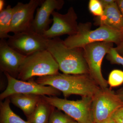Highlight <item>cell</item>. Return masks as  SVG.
I'll return each mask as SVG.
<instances>
[{"label": "cell", "instance_id": "obj_1", "mask_svg": "<svg viewBox=\"0 0 123 123\" xmlns=\"http://www.w3.org/2000/svg\"><path fill=\"white\" fill-rule=\"evenodd\" d=\"M35 81L44 86H50L62 92L66 98L72 95L92 98L101 89L89 74H57L38 77Z\"/></svg>", "mask_w": 123, "mask_h": 123}, {"label": "cell", "instance_id": "obj_2", "mask_svg": "<svg viewBox=\"0 0 123 123\" xmlns=\"http://www.w3.org/2000/svg\"><path fill=\"white\" fill-rule=\"evenodd\" d=\"M47 50L52 55L63 74H89L83 48H69L63 40L57 37L49 39Z\"/></svg>", "mask_w": 123, "mask_h": 123}, {"label": "cell", "instance_id": "obj_3", "mask_svg": "<svg viewBox=\"0 0 123 123\" xmlns=\"http://www.w3.org/2000/svg\"><path fill=\"white\" fill-rule=\"evenodd\" d=\"M91 25L90 22L79 23L76 33L66 38L64 41L65 44L70 48H82L96 42H111L118 45L123 40L121 31L104 26L92 30Z\"/></svg>", "mask_w": 123, "mask_h": 123}, {"label": "cell", "instance_id": "obj_4", "mask_svg": "<svg viewBox=\"0 0 123 123\" xmlns=\"http://www.w3.org/2000/svg\"><path fill=\"white\" fill-rule=\"evenodd\" d=\"M59 70L57 62L47 50L40 51L26 56L17 79L27 81L35 77L57 74Z\"/></svg>", "mask_w": 123, "mask_h": 123}, {"label": "cell", "instance_id": "obj_5", "mask_svg": "<svg viewBox=\"0 0 123 123\" xmlns=\"http://www.w3.org/2000/svg\"><path fill=\"white\" fill-rule=\"evenodd\" d=\"M49 104L78 123H93L92 113V98L82 97L77 101L59 98L57 97L42 96Z\"/></svg>", "mask_w": 123, "mask_h": 123}, {"label": "cell", "instance_id": "obj_6", "mask_svg": "<svg viewBox=\"0 0 123 123\" xmlns=\"http://www.w3.org/2000/svg\"><path fill=\"white\" fill-rule=\"evenodd\" d=\"M113 45L111 42H96L87 44L82 48L89 75L101 89L108 88L107 81L102 74L101 66L104 57Z\"/></svg>", "mask_w": 123, "mask_h": 123}, {"label": "cell", "instance_id": "obj_7", "mask_svg": "<svg viewBox=\"0 0 123 123\" xmlns=\"http://www.w3.org/2000/svg\"><path fill=\"white\" fill-rule=\"evenodd\" d=\"M123 105L116 93L111 88H101L92 98L93 123H101L111 118L117 110Z\"/></svg>", "mask_w": 123, "mask_h": 123}, {"label": "cell", "instance_id": "obj_8", "mask_svg": "<svg viewBox=\"0 0 123 123\" xmlns=\"http://www.w3.org/2000/svg\"><path fill=\"white\" fill-rule=\"evenodd\" d=\"M7 81V87L0 94L1 101L6 99L12 95L24 94L37 95L41 96L56 97L60 94V92L50 86L42 85L32 79L27 81L21 80L4 73Z\"/></svg>", "mask_w": 123, "mask_h": 123}, {"label": "cell", "instance_id": "obj_9", "mask_svg": "<svg viewBox=\"0 0 123 123\" xmlns=\"http://www.w3.org/2000/svg\"><path fill=\"white\" fill-rule=\"evenodd\" d=\"M49 39L32 30L14 34L7 40L10 47L25 56L47 50Z\"/></svg>", "mask_w": 123, "mask_h": 123}, {"label": "cell", "instance_id": "obj_10", "mask_svg": "<svg viewBox=\"0 0 123 123\" xmlns=\"http://www.w3.org/2000/svg\"><path fill=\"white\" fill-rule=\"evenodd\" d=\"M42 0H30L28 3L18 2L13 8L10 32L14 34L31 30L36 10L41 5Z\"/></svg>", "mask_w": 123, "mask_h": 123}, {"label": "cell", "instance_id": "obj_11", "mask_svg": "<svg viewBox=\"0 0 123 123\" xmlns=\"http://www.w3.org/2000/svg\"><path fill=\"white\" fill-rule=\"evenodd\" d=\"M52 16V25L43 35L46 38L50 39L64 35L70 36L76 33L78 25L77 21L78 18L73 7H70L65 14L54 11Z\"/></svg>", "mask_w": 123, "mask_h": 123}, {"label": "cell", "instance_id": "obj_12", "mask_svg": "<svg viewBox=\"0 0 123 123\" xmlns=\"http://www.w3.org/2000/svg\"><path fill=\"white\" fill-rule=\"evenodd\" d=\"M64 3L63 0H43L41 5L36 10L31 30L43 35L50 28V24L53 22L52 18H50L51 15L55 10H59L62 8Z\"/></svg>", "mask_w": 123, "mask_h": 123}, {"label": "cell", "instance_id": "obj_13", "mask_svg": "<svg viewBox=\"0 0 123 123\" xmlns=\"http://www.w3.org/2000/svg\"><path fill=\"white\" fill-rule=\"evenodd\" d=\"M9 46L5 39L0 40V69L17 79L19 69L26 57Z\"/></svg>", "mask_w": 123, "mask_h": 123}, {"label": "cell", "instance_id": "obj_14", "mask_svg": "<svg viewBox=\"0 0 123 123\" xmlns=\"http://www.w3.org/2000/svg\"><path fill=\"white\" fill-rule=\"evenodd\" d=\"M95 25L104 26L122 32L123 31V16L116 0L104 9L101 17L95 18Z\"/></svg>", "mask_w": 123, "mask_h": 123}, {"label": "cell", "instance_id": "obj_15", "mask_svg": "<svg viewBox=\"0 0 123 123\" xmlns=\"http://www.w3.org/2000/svg\"><path fill=\"white\" fill-rule=\"evenodd\" d=\"M42 96L37 95L16 94L9 97L10 102L22 110L27 118L33 113Z\"/></svg>", "mask_w": 123, "mask_h": 123}, {"label": "cell", "instance_id": "obj_16", "mask_svg": "<svg viewBox=\"0 0 123 123\" xmlns=\"http://www.w3.org/2000/svg\"><path fill=\"white\" fill-rule=\"evenodd\" d=\"M55 108L42 97L33 113L27 118L30 123H48L52 112Z\"/></svg>", "mask_w": 123, "mask_h": 123}, {"label": "cell", "instance_id": "obj_17", "mask_svg": "<svg viewBox=\"0 0 123 123\" xmlns=\"http://www.w3.org/2000/svg\"><path fill=\"white\" fill-rule=\"evenodd\" d=\"M10 99L8 98L0 103V123H30L25 121L16 114L10 108Z\"/></svg>", "mask_w": 123, "mask_h": 123}, {"label": "cell", "instance_id": "obj_18", "mask_svg": "<svg viewBox=\"0 0 123 123\" xmlns=\"http://www.w3.org/2000/svg\"><path fill=\"white\" fill-rule=\"evenodd\" d=\"M13 8L8 5L5 8L0 11V38L1 39L8 38L10 35V31Z\"/></svg>", "mask_w": 123, "mask_h": 123}, {"label": "cell", "instance_id": "obj_19", "mask_svg": "<svg viewBox=\"0 0 123 123\" xmlns=\"http://www.w3.org/2000/svg\"><path fill=\"white\" fill-rule=\"evenodd\" d=\"M73 120L68 115L55 108L52 112L48 123H70Z\"/></svg>", "mask_w": 123, "mask_h": 123}, {"label": "cell", "instance_id": "obj_20", "mask_svg": "<svg viewBox=\"0 0 123 123\" xmlns=\"http://www.w3.org/2000/svg\"><path fill=\"white\" fill-rule=\"evenodd\" d=\"M110 88L117 87L123 84V71L114 69L110 73L107 81Z\"/></svg>", "mask_w": 123, "mask_h": 123}, {"label": "cell", "instance_id": "obj_21", "mask_svg": "<svg viewBox=\"0 0 123 123\" xmlns=\"http://www.w3.org/2000/svg\"><path fill=\"white\" fill-rule=\"evenodd\" d=\"M106 59L111 64L121 65L123 68V56L118 53L115 48H110L107 54Z\"/></svg>", "mask_w": 123, "mask_h": 123}, {"label": "cell", "instance_id": "obj_22", "mask_svg": "<svg viewBox=\"0 0 123 123\" xmlns=\"http://www.w3.org/2000/svg\"><path fill=\"white\" fill-rule=\"evenodd\" d=\"M88 7L90 12L96 17H101L103 14L104 9L99 0H90Z\"/></svg>", "mask_w": 123, "mask_h": 123}, {"label": "cell", "instance_id": "obj_23", "mask_svg": "<svg viewBox=\"0 0 123 123\" xmlns=\"http://www.w3.org/2000/svg\"><path fill=\"white\" fill-rule=\"evenodd\" d=\"M111 118L116 123H123V105L117 110Z\"/></svg>", "mask_w": 123, "mask_h": 123}, {"label": "cell", "instance_id": "obj_24", "mask_svg": "<svg viewBox=\"0 0 123 123\" xmlns=\"http://www.w3.org/2000/svg\"><path fill=\"white\" fill-rule=\"evenodd\" d=\"M102 4L104 9L105 8L110 5L112 4L116 1L115 0H99Z\"/></svg>", "mask_w": 123, "mask_h": 123}, {"label": "cell", "instance_id": "obj_25", "mask_svg": "<svg viewBox=\"0 0 123 123\" xmlns=\"http://www.w3.org/2000/svg\"><path fill=\"white\" fill-rule=\"evenodd\" d=\"M118 53L123 56V39L119 44L117 45V47L115 48Z\"/></svg>", "mask_w": 123, "mask_h": 123}, {"label": "cell", "instance_id": "obj_26", "mask_svg": "<svg viewBox=\"0 0 123 123\" xmlns=\"http://www.w3.org/2000/svg\"><path fill=\"white\" fill-rule=\"evenodd\" d=\"M116 1L123 16V0H117Z\"/></svg>", "mask_w": 123, "mask_h": 123}, {"label": "cell", "instance_id": "obj_27", "mask_svg": "<svg viewBox=\"0 0 123 123\" xmlns=\"http://www.w3.org/2000/svg\"><path fill=\"white\" fill-rule=\"evenodd\" d=\"M116 93L119 99L123 103V89L118 90Z\"/></svg>", "mask_w": 123, "mask_h": 123}, {"label": "cell", "instance_id": "obj_28", "mask_svg": "<svg viewBox=\"0 0 123 123\" xmlns=\"http://www.w3.org/2000/svg\"><path fill=\"white\" fill-rule=\"evenodd\" d=\"M5 5V1L4 0H0V11H2L4 9Z\"/></svg>", "mask_w": 123, "mask_h": 123}, {"label": "cell", "instance_id": "obj_29", "mask_svg": "<svg viewBox=\"0 0 123 123\" xmlns=\"http://www.w3.org/2000/svg\"><path fill=\"white\" fill-rule=\"evenodd\" d=\"M116 123L115 121L112 118H111L108 119L107 120H106V121H103V122H101V123Z\"/></svg>", "mask_w": 123, "mask_h": 123}, {"label": "cell", "instance_id": "obj_30", "mask_svg": "<svg viewBox=\"0 0 123 123\" xmlns=\"http://www.w3.org/2000/svg\"><path fill=\"white\" fill-rule=\"evenodd\" d=\"M70 123H78L77 121H75L74 120H73V121H71Z\"/></svg>", "mask_w": 123, "mask_h": 123}, {"label": "cell", "instance_id": "obj_31", "mask_svg": "<svg viewBox=\"0 0 123 123\" xmlns=\"http://www.w3.org/2000/svg\"><path fill=\"white\" fill-rule=\"evenodd\" d=\"M122 35H123V31L122 32Z\"/></svg>", "mask_w": 123, "mask_h": 123}]
</instances>
